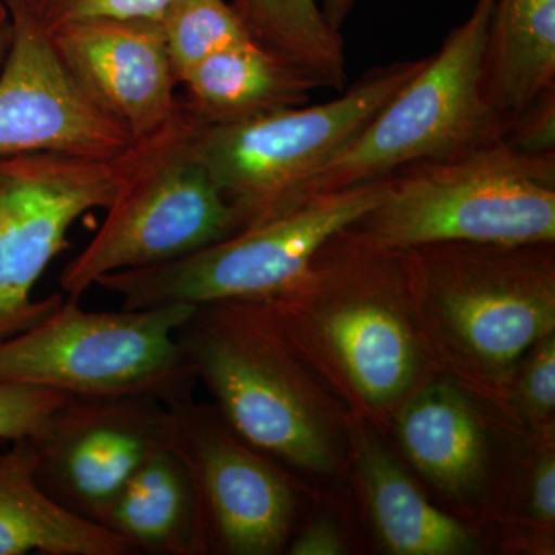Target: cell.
Wrapping results in <instances>:
<instances>
[{"label":"cell","mask_w":555,"mask_h":555,"mask_svg":"<svg viewBox=\"0 0 555 555\" xmlns=\"http://www.w3.org/2000/svg\"><path fill=\"white\" fill-rule=\"evenodd\" d=\"M266 298L357 418H393L441 375L420 320L414 248L386 247L350 228L339 230L301 280Z\"/></svg>","instance_id":"cell-1"},{"label":"cell","mask_w":555,"mask_h":555,"mask_svg":"<svg viewBox=\"0 0 555 555\" xmlns=\"http://www.w3.org/2000/svg\"><path fill=\"white\" fill-rule=\"evenodd\" d=\"M177 338L230 429L272 462L338 476L356 416L288 337L268 298L195 306Z\"/></svg>","instance_id":"cell-2"},{"label":"cell","mask_w":555,"mask_h":555,"mask_svg":"<svg viewBox=\"0 0 555 555\" xmlns=\"http://www.w3.org/2000/svg\"><path fill=\"white\" fill-rule=\"evenodd\" d=\"M414 250L420 320L441 374L507 411L521 361L555 334L554 243Z\"/></svg>","instance_id":"cell-3"},{"label":"cell","mask_w":555,"mask_h":555,"mask_svg":"<svg viewBox=\"0 0 555 555\" xmlns=\"http://www.w3.org/2000/svg\"><path fill=\"white\" fill-rule=\"evenodd\" d=\"M494 3L477 0L425 67L287 193L276 217L312 196L367 184L423 160L462 158L503 141L513 120L500 115L481 90Z\"/></svg>","instance_id":"cell-4"},{"label":"cell","mask_w":555,"mask_h":555,"mask_svg":"<svg viewBox=\"0 0 555 555\" xmlns=\"http://www.w3.org/2000/svg\"><path fill=\"white\" fill-rule=\"evenodd\" d=\"M350 229L396 248L555 243V153L503 139L462 158L411 164Z\"/></svg>","instance_id":"cell-5"},{"label":"cell","mask_w":555,"mask_h":555,"mask_svg":"<svg viewBox=\"0 0 555 555\" xmlns=\"http://www.w3.org/2000/svg\"><path fill=\"white\" fill-rule=\"evenodd\" d=\"M196 129L182 104L169 130L120 153L119 189L104 222L62 270L68 298L112 273L166 264L240 232L235 208L196 152Z\"/></svg>","instance_id":"cell-6"},{"label":"cell","mask_w":555,"mask_h":555,"mask_svg":"<svg viewBox=\"0 0 555 555\" xmlns=\"http://www.w3.org/2000/svg\"><path fill=\"white\" fill-rule=\"evenodd\" d=\"M193 306L87 310L67 298L36 326L0 341V383L73 397H152L170 406L196 378L177 332Z\"/></svg>","instance_id":"cell-7"},{"label":"cell","mask_w":555,"mask_h":555,"mask_svg":"<svg viewBox=\"0 0 555 555\" xmlns=\"http://www.w3.org/2000/svg\"><path fill=\"white\" fill-rule=\"evenodd\" d=\"M393 175L312 196L287 214L241 230L206 248L152 268L101 278L122 309L201 306L225 299L266 298L308 272L320 247L378 206Z\"/></svg>","instance_id":"cell-8"},{"label":"cell","mask_w":555,"mask_h":555,"mask_svg":"<svg viewBox=\"0 0 555 555\" xmlns=\"http://www.w3.org/2000/svg\"><path fill=\"white\" fill-rule=\"evenodd\" d=\"M426 62L427 56L378 65L324 104L278 109L228 126L198 122L196 152L235 208L241 230L275 218L287 193L356 137Z\"/></svg>","instance_id":"cell-9"},{"label":"cell","mask_w":555,"mask_h":555,"mask_svg":"<svg viewBox=\"0 0 555 555\" xmlns=\"http://www.w3.org/2000/svg\"><path fill=\"white\" fill-rule=\"evenodd\" d=\"M119 182L118 156H0V341L60 308L64 295L35 298L36 284L67 247L75 222L91 210L107 208Z\"/></svg>","instance_id":"cell-10"},{"label":"cell","mask_w":555,"mask_h":555,"mask_svg":"<svg viewBox=\"0 0 555 555\" xmlns=\"http://www.w3.org/2000/svg\"><path fill=\"white\" fill-rule=\"evenodd\" d=\"M167 409L169 443L195 486L207 554H280L297 509L288 478L236 436L217 408L189 397Z\"/></svg>","instance_id":"cell-11"},{"label":"cell","mask_w":555,"mask_h":555,"mask_svg":"<svg viewBox=\"0 0 555 555\" xmlns=\"http://www.w3.org/2000/svg\"><path fill=\"white\" fill-rule=\"evenodd\" d=\"M30 441L42 488L100 524L124 485L169 441V409L152 397H72Z\"/></svg>","instance_id":"cell-12"},{"label":"cell","mask_w":555,"mask_h":555,"mask_svg":"<svg viewBox=\"0 0 555 555\" xmlns=\"http://www.w3.org/2000/svg\"><path fill=\"white\" fill-rule=\"evenodd\" d=\"M409 462L444 499L470 514L495 511L513 491L511 441L520 423L506 409L434 378L393 415Z\"/></svg>","instance_id":"cell-13"},{"label":"cell","mask_w":555,"mask_h":555,"mask_svg":"<svg viewBox=\"0 0 555 555\" xmlns=\"http://www.w3.org/2000/svg\"><path fill=\"white\" fill-rule=\"evenodd\" d=\"M11 40L0 65V156L33 152L113 159L129 134L79 89L30 0H5Z\"/></svg>","instance_id":"cell-14"},{"label":"cell","mask_w":555,"mask_h":555,"mask_svg":"<svg viewBox=\"0 0 555 555\" xmlns=\"http://www.w3.org/2000/svg\"><path fill=\"white\" fill-rule=\"evenodd\" d=\"M50 36L69 76L126 130L131 145L158 137L181 116L179 79L160 22L89 17Z\"/></svg>","instance_id":"cell-15"},{"label":"cell","mask_w":555,"mask_h":555,"mask_svg":"<svg viewBox=\"0 0 555 555\" xmlns=\"http://www.w3.org/2000/svg\"><path fill=\"white\" fill-rule=\"evenodd\" d=\"M379 542L397 555H466L477 553V537L463 521L434 506L416 488L396 455L353 418L350 459Z\"/></svg>","instance_id":"cell-16"},{"label":"cell","mask_w":555,"mask_h":555,"mask_svg":"<svg viewBox=\"0 0 555 555\" xmlns=\"http://www.w3.org/2000/svg\"><path fill=\"white\" fill-rule=\"evenodd\" d=\"M133 555L105 526L72 513L42 488L30 440L0 449V555Z\"/></svg>","instance_id":"cell-17"},{"label":"cell","mask_w":555,"mask_h":555,"mask_svg":"<svg viewBox=\"0 0 555 555\" xmlns=\"http://www.w3.org/2000/svg\"><path fill=\"white\" fill-rule=\"evenodd\" d=\"M182 104L203 126H228L301 107L315 86L250 38L201 61L181 82Z\"/></svg>","instance_id":"cell-18"},{"label":"cell","mask_w":555,"mask_h":555,"mask_svg":"<svg viewBox=\"0 0 555 555\" xmlns=\"http://www.w3.org/2000/svg\"><path fill=\"white\" fill-rule=\"evenodd\" d=\"M100 524L134 554H207L195 486L169 441L124 485Z\"/></svg>","instance_id":"cell-19"},{"label":"cell","mask_w":555,"mask_h":555,"mask_svg":"<svg viewBox=\"0 0 555 555\" xmlns=\"http://www.w3.org/2000/svg\"><path fill=\"white\" fill-rule=\"evenodd\" d=\"M550 89H555V0H495L481 67L486 101L514 120Z\"/></svg>","instance_id":"cell-20"},{"label":"cell","mask_w":555,"mask_h":555,"mask_svg":"<svg viewBox=\"0 0 555 555\" xmlns=\"http://www.w3.org/2000/svg\"><path fill=\"white\" fill-rule=\"evenodd\" d=\"M248 38L298 69L315 89L347 86L345 40L317 0H233Z\"/></svg>","instance_id":"cell-21"},{"label":"cell","mask_w":555,"mask_h":555,"mask_svg":"<svg viewBox=\"0 0 555 555\" xmlns=\"http://www.w3.org/2000/svg\"><path fill=\"white\" fill-rule=\"evenodd\" d=\"M160 27L179 87L201 61L248 38L232 5L224 0H173Z\"/></svg>","instance_id":"cell-22"},{"label":"cell","mask_w":555,"mask_h":555,"mask_svg":"<svg viewBox=\"0 0 555 555\" xmlns=\"http://www.w3.org/2000/svg\"><path fill=\"white\" fill-rule=\"evenodd\" d=\"M507 411L539 440H554L555 334L540 339L521 361L506 400Z\"/></svg>","instance_id":"cell-23"},{"label":"cell","mask_w":555,"mask_h":555,"mask_svg":"<svg viewBox=\"0 0 555 555\" xmlns=\"http://www.w3.org/2000/svg\"><path fill=\"white\" fill-rule=\"evenodd\" d=\"M72 397L49 387L0 383V443L35 440Z\"/></svg>","instance_id":"cell-24"},{"label":"cell","mask_w":555,"mask_h":555,"mask_svg":"<svg viewBox=\"0 0 555 555\" xmlns=\"http://www.w3.org/2000/svg\"><path fill=\"white\" fill-rule=\"evenodd\" d=\"M33 10L49 30L89 17L163 21L173 0H30Z\"/></svg>","instance_id":"cell-25"},{"label":"cell","mask_w":555,"mask_h":555,"mask_svg":"<svg viewBox=\"0 0 555 555\" xmlns=\"http://www.w3.org/2000/svg\"><path fill=\"white\" fill-rule=\"evenodd\" d=\"M505 142L531 153H555V89L542 91L514 118Z\"/></svg>","instance_id":"cell-26"},{"label":"cell","mask_w":555,"mask_h":555,"mask_svg":"<svg viewBox=\"0 0 555 555\" xmlns=\"http://www.w3.org/2000/svg\"><path fill=\"white\" fill-rule=\"evenodd\" d=\"M539 456L529 470L528 514L537 528L553 529L555 524L554 440H540Z\"/></svg>","instance_id":"cell-27"},{"label":"cell","mask_w":555,"mask_h":555,"mask_svg":"<svg viewBox=\"0 0 555 555\" xmlns=\"http://www.w3.org/2000/svg\"><path fill=\"white\" fill-rule=\"evenodd\" d=\"M288 553L292 555H341L346 554L345 537L328 518H318L294 540Z\"/></svg>","instance_id":"cell-28"},{"label":"cell","mask_w":555,"mask_h":555,"mask_svg":"<svg viewBox=\"0 0 555 555\" xmlns=\"http://www.w3.org/2000/svg\"><path fill=\"white\" fill-rule=\"evenodd\" d=\"M357 2L358 0H321L320 9L328 25L339 31L356 9Z\"/></svg>","instance_id":"cell-29"},{"label":"cell","mask_w":555,"mask_h":555,"mask_svg":"<svg viewBox=\"0 0 555 555\" xmlns=\"http://www.w3.org/2000/svg\"><path fill=\"white\" fill-rule=\"evenodd\" d=\"M11 40V27L10 21L9 24L0 27V65L3 64V60H5L7 51H9Z\"/></svg>","instance_id":"cell-30"},{"label":"cell","mask_w":555,"mask_h":555,"mask_svg":"<svg viewBox=\"0 0 555 555\" xmlns=\"http://www.w3.org/2000/svg\"><path fill=\"white\" fill-rule=\"evenodd\" d=\"M9 10H7L5 0H0V27L9 24Z\"/></svg>","instance_id":"cell-31"}]
</instances>
